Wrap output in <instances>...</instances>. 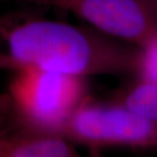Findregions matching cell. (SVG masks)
<instances>
[{
    "mask_svg": "<svg viewBox=\"0 0 157 157\" xmlns=\"http://www.w3.org/2000/svg\"><path fill=\"white\" fill-rule=\"evenodd\" d=\"M71 12L107 35L143 47L157 37V0H17Z\"/></svg>",
    "mask_w": 157,
    "mask_h": 157,
    "instance_id": "obj_4",
    "label": "cell"
},
{
    "mask_svg": "<svg viewBox=\"0 0 157 157\" xmlns=\"http://www.w3.org/2000/svg\"><path fill=\"white\" fill-rule=\"evenodd\" d=\"M134 80L117 89L109 99L157 121V83Z\"/></svg>",
    "mask_w": 157,
    "mask_h": 157,
    "instance_id": "obj_6",
    "label": "cell"
},
{
    "mask_svg": "<svg viewBox=\"0 0 157 157\" xmlns=\"http://www.w3.org/2000/svg\"><path fill=\"white\" fill-rule=\"evenodd\" d=\"M0 1H2V0H0Z\"/></svg>",
    "mask_w": 157,
    "mask_h": 157,
    "instance_id": "obj_8",
    "label": "cell"
},
{
    "mask_svg": "<svg viewBox=\"0 0 157 157\" xmlns=\"http://www.w3.org/2000/svg\"><path fill=\"white\" fill-rule=\"evenodd\" d=\"M0 14V70L136 78L143 50L89 26L43 17L38 5Z\"/></svg>",
    "mask_w": 157,
    "mask_h": 157,
    "instance_id": "obj_1",
    "label": "cell"
},
{
    "mask_svg": "<svg viewBox=\"0 0 157 157\" xmlns=\"http://www.w3.org/2000/svg\"><path fill=\"white\" fill-rule=\"evenodd\" d=\"M89 96L87 78L37 68L14 71L0 95V128L62 136Z\"/></svg>",
    "mask_w": 157,
    "mask_h": 157,
    "instance_id": "obj_2",
    "label": "cell"
},
{
    "mask_svg": "<svg viewBox=\"0 0 157 157\" xmlns=\"http://www.w3.org/2000/svg\"><path fill=\"white\" fill-rule=\"evenodd\" d=\"M141 49L143 50L142 62L139 74L135 78L157 83V37Z\"/></svg>",
    "mask_w": 157,
    "mask_h": 157,
    "instance_id": "obj_7",
    "label": "cell"
},
{
    "mask_svg": "<svg viewBox=\"0 0 157 157\" xmlns=\"http://www.w3.org/2000/svg\"><path fill=\"white\" fill-rule=\"evenodd\" d=\"M77 146L62 136L0 128V157H76Z\"/></svg>",
    "mask_w": 157,
    "mask_h": 157,
    "instance_id": "obj_5",
    "label": "cell"
},
{
    "mask_svg": "<svg viewBox=\"0 0 157 157\" xmlns=\"http://www.w3.org/2000/svg\"><path fill=\"white\" fill-rule=\"evenodd\" d=\"M62 137L96 152L104 148H157V121L111 99L91 95L65 125Z\"/></svg>",
    "mask_w": 157,
    "mask_h": 157,
    "instance_id": "obj_3",
    "label": "cell"
}]
</instances>
